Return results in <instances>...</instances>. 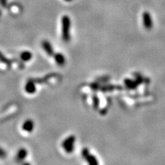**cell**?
Segmentation results:
<instances>
[{"instance_id":"cell-18","label":"cell","mask_w":165,"mask_h":165,"mask_svg":"<svg viewBox=\"0 0 165 165\" xmlns=\"http://www.w3.org/2000/svg\"><path fill=\"white\" fill-rule=\"evenodd\" d=\"M107 108H103V109H102V110H100V114L104 115V114H105L107 113Z\"/></svg>"},{"instance_id":"cell-16","label":"cell","mask_w":165,"mask_h":165,"mask_svg":"<svg viewBox=\"0 0 165 165\" xmlns=\"http://www.w3.org/2000/svg\"><path fill=\"white\" fill-rule=\"evenodd\" d=\"M110 79V77H103L102 78H98L97 79V82H107Z\"/></svg>"},{"instance_id":"cell-17","label":"cell","mask_w":165,"mask_h":165,"mask_svg":"<svg viewBox=\"0 0 165 165\" xmlns=\"http://www.w3.org/2000/svg\"><path fill=\"white\" fill-rule=\"evenodd\" d=\"M6 156V153L3 148L0 147V158H4Z\"/></svg>"},{"instance_id":"cell-2","label":"cell","mask_w":165,"mask_h":165,"mask_svg":"<svg viewBox=\"0 0 165 165\" xmlns=\"http://www.w3.org/2000/svg\"><path fill=\"white\" fill-rule=\"evenodd\" d=\"M76 138L75 136L72 135L67 137L66 139L63 140L62 143V147L64 148L65 152L67 153H70L73 152L74 149V143H75Z\"/></svg>"},{"instance_id":"cell-15","label":"cell","mask_w":165,"mask_h":165,"mask_svg":"<svg viewBox=\"0 0 165 165\" xmlns=\"http://www.w3.org/2000/svg\"><path fill=\"white\" fill-rule=\"evenodd\" d=\"M81 154L82 156L84 158H85L89 154H90V151H89V149L87 148H84L82 150Z\"/></svg>"},{"instance_id":"cell-1","label":"cell","mask_w":165,"mask_h":165,"mask_svg":"<svg viewBox=\"0 0 165 165\" xmlns=\"http://www.w3.org/2000/svg\"><path fill=\"white\" fill-rule=\"evenodd\" d=\"M70 19L68 16H63L62 18V38L65 42L70 40Z\"/></svg>"},{"instance_id":"cell-10","label":"cell","mask_w":165,"mask_h":165,"mask_svg":"<svg viewBox=\"0 0 165 165\" xmlns=\"http://www.w3.org/2000/svg\"><path fill=\"white\" fill-rule=\"evenodd\" d=\"M20 58L23 61H29L32 58V54L29 51H24L21 53Z\"/></svg>"},{"instance_id":"cell-9","label":"cell","mask_w":165,"mask_h":165,"mask_svg":"<svg viewBox=\"0 0 165 165\" xmlns=\"http://www.w3.org/2000/svg\"><path fill=\"white\" fill-rule=\"evenodd\" d=\"M28 155L27 150L25 149L24 148H21L19 150L17 153V156H16V160L18 161H22L24 160L25 158H26Z\"/></svg>"},{"instance_id":"cell-11","label":"cell","mask_w":165,"mask_h":165,"mask_svg":"<svg viewBox=\"0 0 165 165\" xmlns=\"http://www.w3.org/2000/svg\"><path fill=\"white\" fill-rule=\"evenodd\" d=\"M85 159L86 160L87 162L91 165H97L98 164V162L97 161V159L96 158V157L91 155L90 153L85 158Z\"/></svg>"},{"instance_id":"cell-8","label":"cell","mask_w":165,"mask_h":165,"mask_svg":"<svg viewBox=\"0 0 165 165\" xmlns=\"http://www.w3.org/2000/svg\"><path fill=\"white\" fill-rule=\"evenodd\" d=\"M100 90L102 92H108V91H112L114 90H123V87L120 85H108L105 86L100 87Z\"/></svg>"},{"instance_id":"cell-4","label":"cell","mask_w":165,"mask_h":165,"mask_svg":"<svg viewBox=\"0 0 165 165\" xmlns=\"http://www.w3.org/2000/svg\"><path fill=\"white\" fill-rule=\"evenodd\" d=\"M42 47L44 48V51L46 52L48 55L51 57V56L54 55V50L52 48V46L51 45L50 43L48 41H44L42 42Z\"/></svg>"},{"instance_id":"cell-3","label":"cell","mask_w":165,"mask_h":165,"mask_svg":"<svg viewBox=\"0 0 165 165\" xmlns=\"http://www.w3.org/2000/svg\"><path fill=\"white\" fill-rule=\"evenodd\" d=\"M143 24H144L145 28L147 30H151L152 28L153 23L152 19H151V15L147 12H145L143 15Z\"/></svg>"},{"instance_id":"cell-12","label":"cell","mask_w":165,"mask_h":165,"mask_svg":"<svg viewBox=\"0 0 165 165\" xmlns=\"http://www.w3.org/2000/svg\"><path fill=\"white\" fill-rule=\"evenodd\" d=\"M0 61H1V63H3L6 64V65H7L8 67H11V61L9 60L7 57H5V56L4 55V54L1 53V52H0Z\"/></svg>"},{"instance_id":"cell-14","label":"cell","mask_w":165,"mask_h":165,"mask_svg":"<svg viewBox=\"0 0 165 165\" xmlns=\"http://www.w3.org/2000/svg\"><path fill=\"white\" fill-rule=\"evenodd\" d=\"M90 87H91V89L94 91H96L97 90H99V89H100L99 82H93V83H92L90 85Z\"/></svg>"},{"instance_id":"cell-13","label":"cell","mask_w":165,"mask_h":165,"mask_svg":"<svg viewBox=\"0 0 165 165\" xmlns=\"http://www.w3.org/2000/svg\"><path fill=\"white\" fill-rule=\"evenodd\" d=\"M92 100H93V106L94 107V109L97 110L99 107V104H100V100H99L98 97L97 96V95L94 94L92 96Z\"/></svg>"},{"instance_id":"cell-5","label":"cell","mask_w":165,"mask_h":165,"mask_svg":"<svg viewBox=\"0 0 165 165\" xmlns=\"http://www.w3.org/2000/svg\"><path fill=\"white\" fill-rule=\"evenodd\" d=\"M34 122H33L32 120L28 119L24 122V124H23L22 129L24 131L30 133V132H32V130L34 129Z\"/></svg>"},{"instance_id":"cell-6","label":"cell","mask_w":165,"mask_h":165,"mask_svg":"<svg viewBox=\"0 0 165 165\" xmlns=\"http://www.w3.org/2000/svg\"><path fill=\"white\" fill-rule=\"evenodd\" d=\"M25 91H26L28 94H34V92H36L35 83L33 81V80L32 81L30 80L27 82V83L25 85Z\"/></svg>"},{"instance_id":"cell-7","label":"cell","mask_w":165,"mask_h":165,"mask_svg":"<svg viewBox=\"0 0 165 165\" xmlns=\"http://www.w3.org/2000/svg\"><path fill=\"white\" fill-rule=\"evenodd\" d=\"M54 60L59 66H63L65 63V58L62 53H56L54 54Z\"/></svg>"}]
</instances>
